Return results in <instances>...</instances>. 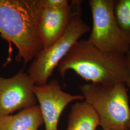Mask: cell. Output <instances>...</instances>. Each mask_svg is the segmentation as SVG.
Listing matches in <instances>:
<instances>
[{"label":"cell","mask_w":130,"mask_h":130,"mask_svg":"<svg viewBox=\"0 0 130 130\" xmlns=\"http://www.w3.org/2000/svg\"><path fill=\"white\" fill-rule=\"evenodd\" d=\"M41 0H0V35L18 50L26 64L43 49L38 32Z\"/></svg>","instance_id":"obj_1"},{"label":"cell","mask_w":130,"mask_h":130,"mask_svg":"<svg viewBox=\"0 0 130 130\" xmlns=\"http://www.w3.org/2000/svg\"><path fill=\"white\" fill-rule=\"evenodd\" d=\"M57 67L63 80L70 70L91 84H126L129 78L125 55L104 52L87 40L75 43Z\"/></svg>","instance_id":"obj_2"},{"label":"cell","mask_w":130,"mask_h":130,"mask_svg":"<svg viewBox=\"0 0 130 130\" xmlns=\"http://www.w3.org/2000/svg\"><path fill=\"white\" fill-rule=\"evenodd\" d=\"M79 88L97 112L103 130H130L129 90L125 83H88Z\"/></svg>","instance_id":"obj_3"},{"label":"cell","mask_w":130,"mask_h":130,"mask_svg":"<svg viewBox=\"0 0 130 130\" xmlns=\"http://www.w3.org/2000/svg\"><path fill=\"white\" fill-rule=\"evenodd\" d=\"M82 5L75 12L61 37L46 49H42L33 60L28 70L35 85L47 84L54 70L70 48L91 28L82 18Z\"/></svg>","instance_id":"obj_4"},{"label":"cell","mask_w":130,"mask_h":130,"mask_svg":"<svg viewBox=\"0 0 130 130\" xmlns=\"http://www.w3.org/2000/svg\"><path fill=\"white\" fill-rule=\"evenodd\" d=\"M115 0H89L93 26L89 42L101 51L126 55L130 44L121 30L114 12Z\"/></svg>","instance_id":"obj_5"},{"label":"cell","mask_w":130,"mask_h":130,"mask_svg":"<svg viewBox=\"0 0 130 130\" xmlns=\"http://www.w3.org/2000/svg\"><path fill=\"white\" fill-rule=\"evenodd\" d=\"M34 85L28 73L23 70L9 78L0 76V117L35 106Z\"/></svg>","instance_id":"obj_6"},{"label":"cell","mask_w":130,"mask_h":130,"mask_svg":"<svg viewBox=\"0 0 130 130\" xmlns=\"http://www.w3.org/2000/svg\"><path fill=\"white\" fill-rule=\"evenodd\" d=\"M33 91L39 103L45 130H58V123L65 108L73 101H83L82 95H72L62 91L57 79L42 86L34 85Z\"/></svg>","instance_id":"obj_7"},{"label":"cell","mask_w":130,"mask_h":130,"mask_svg":"<svg viewBox=\"0 0 130 130\" xmlns=\"http://www.w3.org/2000/svg\"><path fill=\"white\" fill-rule=\"evenodd\" d=\"M82 4L81 1H72L69 5L60 8L42 6L38 28L43 49L51 46L61 37Z\"/></svg>","instance_id":"obj_8"},{"label":"cell","mask_w":130,"mask_h":130,"mask_svg":"<svg viewBox=\"0 0 130 130\" xmlns=\"http://www.w3.org/2000/svg\"><path fill=\"white\" fill-rule=\"evenodd\" d=\"M43 123L40 107L36 105L15 115L0 117V130H38Z\"/></svg>","instance_id":"obj_9"},{"label":"cell","mask_w":130,"mask_h":130,"mask_svg":"<svg viewBox=\"0 0 130 130\" xmlns=\"http://www.w3.org/2000/svg\"><path fill=\"white\" fill-rule=\"evenodd\" d=\"M97 112L86 101L75 103L70 108L65 130H96L100 126Z\"/></svg>","instance_id":"obj_10"},{"label":"cell","mask_w":130,"mask_h":130,"mask_svg":"<svg viewBox=\"0 0 130 130\" xmlns=\"http://www.w3.org/2000/svg\"><path fill=\"white\" fill-rule=\"evenodd\" d=\"M114 12L117 23L130 44V0H115Z\"/></svg>","instance_id":"obj_11"},{"label":"cell","mask_w":130,"mask_h":130,"mask_svg":"<svg viewBox=\"0 0 130 130\" xmlns=\"http://www.w3.org/2000/svg\"><path fill=\"white\" fill-rule=\"evenodd\" d=\"M69 4L67 0H41L42 7L60 8Z\"/></svg>","instance_id":"obj_12"},{"label":"cell","mask_w":130,"mask_h":130,"mask_svg":"<svg viewBox=\"0 0 130 130\" xmlns=\"http://www.w3.org/2000/svg\"><path fill=\"white\" fill-rule=\"evenodd\" d=\"M126 60L127 63V66H128V69L129 71V78L128 82L126 84V85L127 87H129L130 88V50L126 55H125Z\"/></svg>","instance_id":"obj_13"}]
</instances>
